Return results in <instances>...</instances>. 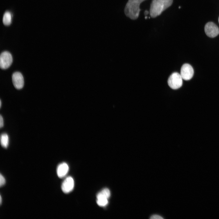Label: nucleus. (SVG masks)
Listing matches in <instances>:
<instances>
[{"mask_svg":"<svg viewBox=\"0 0 219 219\" xmlns=\"http://www.w3.org/2000/svg\"><path fill=\"white\" fill-rule=\"evenodd\" d=\"M172 2L173 0H153L149 12L151 17L155 18L160 15L172 5Z\"/></svg>","mask_w":219,"mask_h":219,"instance_id":"f257e3e1","label":"nucleus"},{"mask_svg":"<svg viewBox=\"0 0 219 219\" xmlns=\"http://www.w3.org/2000/svg\"><path fill=\"white\" fill-rule=\"evenodd\" d=\"M145 0H128L124 9L126 15L132 19H136L138 17L141 9L140 4Z\"/></svg>","mask_w":219,"mask_h":219,"instance_id":"f03ea898","label":"nucleus"},{"mask_svg":"<svg viewBox=\"0 0 219 219\" xmlns=\"http://www.w3.org/2000/svg\"><path fill=\"white\" fill-rule=\"evenodd\" d=\"M182 79L180 74L174 72L169 77L168 80V84L171 88L177 89L182 85Z\"/></svg>","mask_w":219,"mask_h":219,"instance_id":"7ed1b4c3","label":"nucleus"},{"mask_svg":"<svg viewBox=\"0 0 219 219\" xmlns=\"http://www.w3.org/2000/svg\"><path fill=\"white\" fill-rule=\"evenodd\" d=\"M12 62V56L9 52L5 51L1 53L0 56V67L1 69L8 68L11 65Z\"/></svg>","mask_w":219,"mask_h":219,"instance_id":"20e7f679","label":"nucleus"},{"mask_svg":"<svg viewBox=\"0 0 219 219\" xmlns=\"http://www.w3.org/2000/svg\"><path fill=\"white\" fill-rule=\"evenodd\" d=\"M204 30L206 35L211 38L216 36L219 33L218 27L212 22H209L206 24Z\"/></svg>","mask_w":219,"mask_h":219,"instance_id":"39448f33","label":"nucleus"},{"mask_svg":"<svg viewBox=\"0 0 219 219\" xmlns=\"http://www.w3.org/2000/svg\"><path fill=\"white\" fill-rule=\"evenodd\" d=\"M194 70L192 66L189 64H185L181 67L180 75L182 78L185 80H189L193 77Z\"/></svg>","mask_w":219,"mask_h":219,"instance_id":"423d86ee","label":"nucleus"},{"mask_svg":"<svg viewBox=\"0 0 219 219\" xmlns=\"http://www.w3.org/2000/svg\"><path fill=\"white\" fill-rule=\"evenodd\" d=\"M12 80L14 87L17 89H22L24 85L23 77L21 73L16 72L12 75Z\"/></svg>","mask_w":219,"mask_h":219,"instance_id":"0eeeda50","label":"nucleus"},{"mask_svg":"<svg viewBox=\"0 0 219 219\" xmlns=\"http://www.w3.org/2000/svg\"><path fill=\"white\" fill-rule=\"evenodd\" d=\"M74 186L73 179L71 177L68 176L63 182L61 185V189L64 193H68L73 190Z\"/></svg>","mask_w":219,"mask_h":219,"instance_id":"6e6552de","label":"nucleus"},{"mask_svg":"<svg viewBox=\"0 0 219 219\" xmlns=\"http://www.w3.org/2000/svg\"><path fill=\"white\" fill-rule=\"evenodd\" d=\"M68 170L69 167L66 163L63 162L60 164L57 169L58 177L61 178L64 177L68 173Z\"/></svg>","mask_w":219,"mask_h":219,"instance_id":"1a4fd4ad","label":"nucleus"},{"mask_svg":"<svg viewBox=\"0 0 219 219\" xmlns=\"http://www.w3.org/2000/svg\"><path fill=\"white\" fill-rule=\"evenodd\" d=\"M110 196L109 190L106 188L98 193L96 196L97 199H108Z\"/></svg>","mask_w":219,"mask_h":219,"instance_id":"9d476101","label":"nucleus"},{"mask_svg":"<svg viewBox=\"0 0 219 219\" xmlns=\"http://www.w3.org/2000/svg\"><path fill=\"white\" fill-rule=\"evenodd\" d=\"M0 143L2 146L7 148L9 143V138L7 134L4 133L1 134L0 137Z\"/></svg>","mask_w":219,"mask_h":219,"instance_id":"9b49d317","label":"nucleus"},{"mask_svg":"<svg viewBox=\"0 0 219 219\" xmlns=\"http://www.w3.org/2000/svg\"><path fill=\"white\" fill-rule=\"evenodd\" d=\"M12 17L10 12L7 11L4 13L3 18V22L4 25L8 26L11 22Z\"/></svg>","mask_w":219,"mask_h":219,"instance_id":"f8f14e48","label":"nucleus"},{"mask_svg":"<svg viewBox=\"0 0 219 219\" xmlns=\"http://www.w3.org/2000/svg\"><path fill=\"white\" fill-rule=\"evenodd\" d=\"M96 202L99 206L105 207L108 204V199H97Z\"/></svg>","mask_w":219,"mask_h":219,"instance_id":"ddd939ff","label":"nucleus"},{"mask_svg":"<svg viewBox=\"0 0 219 219\" xmlns=\"http://www.w3.org/2000/svg\"><path fill=\"white\" fill-rule=\"evenodd\" d=\"M5 183V179L4 176L1 174L0 175V186L2 187L4 185Z\"/></svg>","mask_w":219,"mask_h":219,"instance_id":"4468645a","label":"nucleus"},{"mask_svg":"<svg viewBox=\"0 0 219 219\" xmlns=\"http://www.w3.org/2000/svg\"><path fill=\"white\" fill-rule=\"evenodd\" d=\"M150 219H163V218L161 216L157 215V214H154L151 215L150 217Z\"/></svg>","mask_w":219,"mask_h":219,"instance_id":"2eb2a0df","label":"nucleus"},{"mask_svg":"<svg viewBox=\"0 0 219 219\" xmlns=\"http://www.w3.org/2000/svg\"><path fill=\"white\" fill-rule=\"evenodd\" d=\"M4 126V120L2 116L1 115L0 116V127L1 128Z\"/></svg>","mask_w":219,"mask_h":219,"instance_id":"dca6fc26","label":"nucleus"},{"mask_svg":"<svg viewBox=\"0 0 219 219\" xmlns=\"http://www.w3.org/2000/svg\"><path fill=\"white\" fill-rule=\"evenodd\" d=\"M149 13V12L147 10H145L144 12V15L146 16Z\"/></svg>","mask_w":219,"mask_h":219,"instance_id":"f3484780","label":"nucleus"},{"mask_svg":"<svg viewBox=\"0 0 219 219\" xmlns=\"http://www.w3.org/2000/svg\"><path fill=\"white\" fill-rule=\"evenodd\" d=\"M2 199L1 196H0V204H1V203H2Z\"/></svg>","mask_w":219,"mask_h":219,"instance_id":"a211bd4d","label":"nucleus"},{"mask_svg":"<svg viewBox=\"0 0 219 219\" xmlns=\"http://www.w3.org/2000/svg\"><path fill=\"white\" fill-rule=\"evenodd\" d=\"M0 107H1V100H0Z\"/></svg>","mask_w":219,"mask_h":219,"instance_id":"6ab92c4d","label":"nucleus"},{"mask_svg":"<svg viewBox=\"0 0 219 219\" xmlns=\"http://www.w3.org/2000/svg\"><path fill=\"white\" fill-rule=\"evenodd\" d=\"M147 18H148V17H147V16H145V19H147Z\"/></svg>","mask_w":219,"mask_h":219,"instance_id":"aec40b11","label":"nucleus"},{"mask_svg":"<svg viewBox=\"0 0 219 219\" xmlns=\"http://www.w3.org/2000/svg\"><path fill=\"white\" fill-rule=\"evenodd\" d=\"M180 7H181L180 6H179V9L180 8Z\"/></svg>","mask_w":219,"mask_h":219,"instance_id":"412c9836","label":"nucleus"},{"mask_svg":"<svg viewBox=\"0 0 219 219\" xmlns=\"http://www.w3.org/2000/svg\"><path fill=\"white\" fill-rule=\"evenodd\" d=\"M218 22H219V18H218Z\"/></svg>","mask_w":219,"mask_h":219,"instance_id":"4be33fe9","label":"nucleus"}]
</instances>
